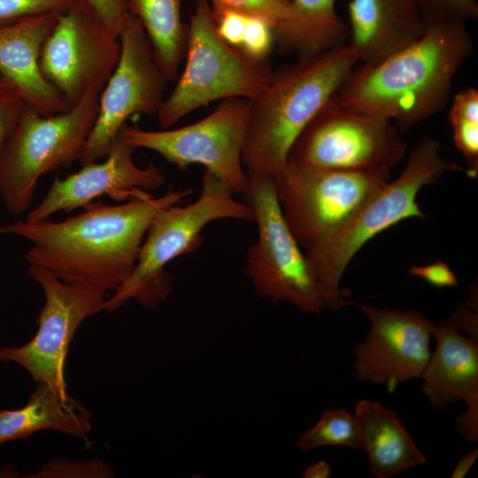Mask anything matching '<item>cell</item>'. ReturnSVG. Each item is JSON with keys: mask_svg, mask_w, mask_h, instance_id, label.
Segmentation results:
<instances>
[{"mask_svg": "<svg viewBox=\"0 0 478 478\" xmlns=\"http://www.w3.org/2000/svg\"><path fill=\"white\" fill-rule=\"evenodd\" d=\"M193 192L169 190L117 204L91 202L81 213L61 221L24 220L0 226V235L32 243L25 255L31 266L66 282L115 291L131 274L155 215Z\"/></svg>", "mask_w": 478, "mask_h": 478, "instance_id": "cell-1", "label": "cell"}, {"mask_svg": "<svg viewBox=\"0 0 478 478\" xmlns=\"http://www.w3.org/2000/svg\"><path fill=\"white\" fill-rule=\"evenodd\" d=\"M466 24L441 22L402 50L372 64L355 66L338 91L343 106L389 120L400 132L447 104L453 80L472 55Z\"/></svg>", "mask_w": 478, "mask_h": 478, "instance_id": "cell-2", "label": "cell"}, {"mask_svg": "<svg viewBox=\"0 0 478 478\" xmlns=\"http://www.w3.org/2000/svg\"><path fill=\"white\" fill-rule=\"evenodd\" d=\"M358 62L345 43L273 72L266 88L251 101L242 156L246 172L275 179L297 136Z\"/></svg>", "mask_w": 478, "mask_h": 478, "instance_id": "cell-3", "label": "cell"}, {"mask_svg": "<svg viewBox=\"0 0 478 478\" xmlns=\"http://www.w3.org/2000/svg\"><path fill=\"white\" fill-rule=\"evenodd\" d=\"M445 158L437 140L423 136L412 150L400 175L374 194L341 228L306 251L325 308L341 311L350 303L340 289L351 258L374 236L402 220L427 215L416 200L420 189L436 183L447 172H464Z\"/></svg>", "mask_w": 478, "mask_h": 478, "instance_id": "cell-4", "label": "cell"}, {"mask_svg": "<svg viewBox=\"0 0 478 478\" xmlns=\"http://www.w3.org/2000/svg\"><path fill=\"white\" fill-rule=\"evenodd\" d=\"M234 194L204 170L201 191L194 202L161 209L149 227L131 274L107 299L105 311L113 312L129 299L144 307L158 306L172 290L173 278L165 267L200 247L201 232L209 223L226 219L253 220L250 206Z\"/></svg>", "mask_w": 478, "mask_h": 478, "instance_id": "cell-5", "label": "cell"}, {"mask_svg": "<svg viewBox=\"0 0 478 478\" xmlns=\"http://www.w3.org/2000/svg\"><path fill=\"white\" fill-rule=\"evenodd\" d=\"M100 92L89 89L76 105L52 115L24 104L0 156V197L10 214L29 209L43 174L79 160L96 118Z\"/></svg>", "mask_w": 478, "mask_h": 478, "instance_id": "cell-6", "label": "cell"}, {"mask_svg": "<svg viewBox=\"0 0 478 478\" xmlns=\"http://www.w3.org/2000/svg\"><path fill=\"white\" fill-rule=\"evenodd\" d=\"M185 58L182 73L157 113L163 129L216 100L253 101L273 73L267 60L253 58L220 36L209 0H197L188 26Z\"/></svg>", "mask_w": 478, "mask_h": 478, "instance_id": "cell-7", "label": "cell"}, {"mask_svg": "<svg viewBox=\"0 0 478 478\" xmlns=\"http://www.w3.org/2000/svg\"><path fill=\"white\" fill-rule=\"evenodd\" d=\"M389 181L385 168L335 169L288 161L274 183L291 233L308 251L346 224Z\"/></svg>", "mask_w": 478, "mask_h": 478, "instance_id": "cell-8", "label": "cell"}, {"mask_svg": "<svg viewBox=\"0 0 478 478\" xmlns=\"http://www.w3.org/2000/svg\"><path fill=\"white\" fill-rule=\"evenodd\" d=\"M247 176L243 194L256 221L258 238L247 251L244 275L259 297L320 314L325 304L317 280L283 217L274 180L250 173Z\"/></svg>", "mask_w": 478, "mask_h": 478, "instance_id": "cell-9", "label": "cell"}, {"mask_svg": "<svg viewBox=\"0 0 478 478\" xmlns=\"http://www.w3.org/2000/svg\"><path fill=\"white\" fill-rule=\"evenodd\" d=\"M406 150L407 143L393 122L347 108L335 95L297 136L288 161L335 169L390 170Z\"/></svg>", "mask_w": 478, "mask_h": 478, "instance_id": "cell-10", "label": "cell"}, {"mask_svg": "<svg viewBox=\"0 0 478 478\" xmlns=\"http://www.w3.org/2000/svg\"><path fill=\"white\" fill-rule=\"evenodd\" d=\"M251 108V100L230 97L193 124L161 131L126 124L122 134L135 149L154 150L181 170L201 165L234 193H243L248 176L242 156Z\"/></svg>", "mask_w": 478, "mask_h": 478, "instance_id": "cell-11", "label": "cell"}, {"mask_svg": "<svg viewBox=\"0 0 478 478\" xmlns=\"http://www.w3.org/2000/svg\"><path fill=\"white\" fill-rule=\"evenodd\" d=\"M118 63L100 92L93 127L81 150L83 165L105 158L117 135L135 114H157L167 82L140 20L129 12L119 35Z\"/></svg>", "mask_w": 478, "mask_h": 478, "instance_id": "cell-12", "label": "cell"}, {"mask_svg": "<svg viewBox=\"0 0 478 478\" xmlns=\"http://www.w3.org/2000/svg\"><path fill=\"white\" fill-rule=\"evenodd\" d=\"M29 274L44 293L38 329L19 347H0V362L25 368L37 383L66 391L64 364L72 339L88 318L105 310L106 292L66 282L48 271L29 266Z\"/></svg>", "mask_w": 478, "mask_h": 478, "instance_id": "cell-13", "label": "cell"}, {"mask_svg": "<svg viewBox=\"0 0 478 478\" xmlns=\"http://www.w3.org/2000/svg\"><path fill=\"white\" fill-rule=\"evenodd\" d=\"M120 52L119 40L103 33L73 4L58 14L42 45L39 66L43 77L72 108L89 89H103Z\"/></svg>", "mask_w": 478, "mask_h": 478, "instance_id": "cell-14", "label": "cell"}, {"mask_svg": "<svg viewBox=\"0 0 478 478\" xmlns=\"http://www.w3.org/2000/svg\"><path fill=\"white\" fill-rule=\"evenodd\" d=\"M360 308L371 327L354 347L356 378L384 386L389 393L420 379L431 354L433 321L413 309Z\"/></svg>", "mask_w": 478, "mask_h": 478, "instance_id": "cell-15", "label": "cell"}, {"mask_svg": "<svg viewBox=\"0 0 478 478\" xmlns=\"http://www.w3.org/2000/svg\"><path fill=\"white\" fill-rule=\"evenodd\" d=\"M135 150L126 141L121 129L104 161L83 165L64 179L55 177L45 197L27 213L26 220L38 221L58 212L82 208L104 195L118 202L152 196L151 191L164 185L165 175L151 162L144 168L139 167L133 158Z\"/></svg>", "mask_w": 478, "mask_h": 478, "instance_id": "cell-16", "label": "cell"}, {"mask_svg": "<svg viewBox=\"0 0 478 478\" xmlns=\"http://www.w3.org/2000/svg\"><path fill=\"white\" fill-rule=\"evenodd\" d=\"M58 14H40L0 26V76L25 104L42 115L70 109L43 77L39 66L42 45Z\"/></svg>", "mask_w": 478, "mask_h": 478, "instance_id": "cell-17", "label": "cell"}, {"mask_svg": "<svg viewBox=\"0 0 478 478\" xmlns=\"http://www.w3.org/2000/svg\"><path fill=\"white\" fill-rule=\"evenodd\" d=\"M347 44L361 65L377 63L419 39L426 26L417 0H350Z\"/></svg>", "mask_w": 478, "mask_h": 478, "instance_id": "cell-18", "label": "cell"}, {"mask_svg": "<svg viewBox=\"0 0 478 478\" xmlns=\"http://www.w3.org/2000/svg\"><path fill=\"white\" fill-rule=\"evenodd\" d=\"M436 348L421 374V389L431 406L443 412L451 403L478 401V341L448 320L435 325Z\"/></svg>", "mask_w": 478, "mask_h": 478, "instance_id": "cell-19", "label": "cell"}, {"mask_svg": "<svg viewBox=\"0 0 478 478\" xmlns=\"http://www.w3.org/2000/svg\"><path fill=\"white\" fill-rule=\"evenodd\" d=\"M354 416L360 434V448L368 457L376 478H390L427 462L398 416L377 401L363 399Z\"/></svg>", "mask_w": 478, "mask_h": 478, "instance_id": "cell-20", "label": "cell"}, {"mask_svg": "<svg viewBox=\"0 0 478 478\" xmlns=\"http://www.w3.org/2000/svg\"><path fill=\"white\" fill-rule=\"evenodd\" d=\"M91 414L79 401L45 383H37L27 405L0 412V444L26 439L35 432L52 429L88 442Z\"/></svg>", "mask_w": 478, "mask_h": 478, "instance_id": "cell-21", "label": "cell"}, {"mask_svg": "<svg viewBox=\"0 0 478 478\" xmlns=\"http://www.w3.org/2000/svg\"><path fill=\"white\" fill-rule=\"evenodd\" d=\"M336 0H291L286 18L274 30L281 53L309 57L343 45L348 26L337 14Z\"/></svg>", "mask_w": 478, "mask_h": 478, "instance_id": "cell-22", "label": "cell"}, {"mask_svg": "<svg viewBox=\"0 0 478 478\" xmlns=\"http://www.w3.org/2000/svg\"><path fill=\"white\" fill-rule=\"evenodd\" d=\"M182 0H127L128 10L142 23L154 58L167 81L178 76L185 57L188 26L181 21Z\"/></svg>", "mask_w": 478, "mask_h": 478, "instance_id": "cell-23", "label": "cell"}, {"mask_svg": "<svg viewBox=\"0 0 478 478\" xmlns=\"http://www.w3.org/2000/svg\"><path fill=\"white\" fill-rule=\"evenodd\" d=\"M455 147L463 155L468 176L478 173V90L465 88L453 97L448 112Z\"/></svg>", "mask_w": 478, "mask_h": 478, "instance_id": "cell-24", "label": "cell"}, {"mask_svg": "<svg viewBox=\"0 0 478 478\" xmlns=\"http://www.w3.org/2000/svg\"><path fill=\"white\" fill-rule=\"evenodd\" d=\"M298 450L308 451L323 446L360 449V434L354 415L343 409L322 413L317 423L297 440Z\"/></svg>", "mask_w": 478, "mask_h": 478, "instance_id": "cell-25", "label": "cell"}, {"mask_svg": "<svg viewBox=\"0 0 478 478\" xmlns=\"http://www.w3.org/2000/svg\"><path fill=\"white\" fill-rule=\"evenodd\" d=\"M74 4L103 33L119 40L129 14L127 0H74Z\"/></svg>", "mask_w": 478, "mask_h": 478, "instance_id": "cell-26", "label": "cell"}, {"mask_svg": "<svg viewBox=\"0 0 478 478\" xmlns=\"http://www.w3.org/2000/svg\"><path fill=\"white\" fill-rule=\"evenodd\" d=\"M425 26L441 22L467 24L478 18L476 0H417Z\"/></svg>", "mask_w": 478, "mask_h": 478, "instance_id": "cell-27", "label": "cell"}, {"mask_svg": "<svg viewBox=\"0 0 478 478\" xmlns=\"http://www.w3.org/2000/svg\"><path fill=\"white\" fill-rule=\"evenodd\" d=\"M113 471L99 459H58L46 463L32 478H109Z\"/></svg>", "mask_w": 478, "mask_h": 478, "instance_id": "cell-28", "label": "cell"}, {"mask_svg": "<svg viewBox=\"0 0 478 478\" xmlns=\"http://www.w3.org/2000/svg\"><path fill=\"white\" fill-rule=\"evenodd\" d=\"M212 7L239 12L266 21L274 30L287 16L291 0H209Z\"/></svg>", "mask_w": 478, "mask_h": 478, "instance_id": "cell-29", "label": "cell"}, {"mask_svg": "<svg viewBox=\"0 0 478 478\" xmlns=\"http://www.w3.org/2000/svg\"><path fill=\"white\" fill-rule=\"evenodd\" d=\"M73 4L74 0H0V26L31 16L61 13Z\"/></svg>", "mask_w": 478, "mask_h": 478, "instance_id": "cell-30", "label": "cell"}, {"mask_svg": "<svg viewBox=\"0 0 478 478\" xmlns=\"http://www.w3.org/2000/svg\"><path fill=\"white\" fill-rule=\"evenodd\" d=\"M274 45V28L266 21L249 16L239 49L253 58L267 60Z\"/></svg>", "mask_w": 478, "mask_h": 478, "instance_id": "cell-31", "label": "cell"}, {"mask_svg": "<svg viewBox=\"0 0 478 478\" xmlns=\"http://www.w3.org/2000/svg\"><path fill=\"white\" fill-rule=\"evenodd\" d=\"M220 36L230 45L240 48L248 17L239 12L212 7Z\"/></svg>", "mask_w": 478, "mask_h": 478, "instance_id": "cell-32", "label": "cell"}, {"mask_svg": "<svg viewBox=\"0 0 478 478\" xmlns=\"http://www.w3.org/2000/svg\"><path fill=\"white\" fill-rule=\"evenodd\" d=\"M24 105L12 87L0 92V156Z\"/></svg>", "mask_w": 478, "mask_h": 478, "instance_id": "cell-33", "label": "cell"}, {"mask_svg": "<svg viewBox=\"0 0 478 478\" xmlns=\"http://www.w3.org/2000/svg\"><path fill=\"white\" fill-rule=\"evenodd\" d=\"M409 273L436 288H454L459 286L456 274L446 263L441 260L425 266H412L409 268Z\"/></svg>", "mask_w": 478, "mask_h": 478, "instance_id": "cell-34", "label": "cell"}, {"mask_svg": "<svg viewBox=\"0 0 478 478\" xmlns=\"http://www.w3.org/2000/svg\"><path fill=\"white\" fill-rule=\"evenodd\" d=\"M466 409L457 419L456 427L463 438L474 443L478 440V401L466 405Z\"/></svg>", "mask_w": 478, "mask_h": 478, "instance_id": "cell-35", "label": "cell"}, {"mask_svg": "<svg viewBox=\"0 0 478 478\" xmlns=\"http://www.w3.org/2000/svg\"><path fill=\"white\" fill-rule=\"evenodd\" d=\"M451 322L468 337L478 341V316L467 306L459 305L451 313Z\"/></svg>", "mask_w": 478, "mask_h": 478, "instance_id": "cell-36", "label": "cell"}, {"mask_svg": "<svg viewBox=\"0 0 478 478\" xmlns=\"http://www.w3.org/2000/svg\"><path fill=\"white\" fill-rule=\"evenodd\" d=\"M478 458V450L474 449L468 453L464 454L458 461L454 470L451 473V478L465 477L475 464Z\"/></svg>", "mask_w": 478, "mask_h": 478, "instance_id": "cell-37", "label": "cell"}, {"mask_svg": "<svg viewBox=\"0 0 478 478\" xmlns=\"http://www.w3.org/2000/svg\"><path fill=\"white\" fill-rule=\"evenodd\" d=\"M332 472V467L325 460H320L308 467L303 472L304 478H328Z\"/></svg>", "mask_w": 478, "mask_h": 478, "instance_id": "cell-38", "label": "cell"}, {"mask_svg": "<svg viewBox=\"0 0 478 478\" xmlns=\"http://www.w3.org/2000/svg\"><path fill=\"white\" fill-rule=\"evenodd\" d=\"M11 87L6 81L4 79H3L1 76H0V92H2L3 90H4L5 89Z\"/></svg>", "mask_w": 478, "mask_h": 478, "instance_id": "cell-39", "label": "cell"}]
</instances>
